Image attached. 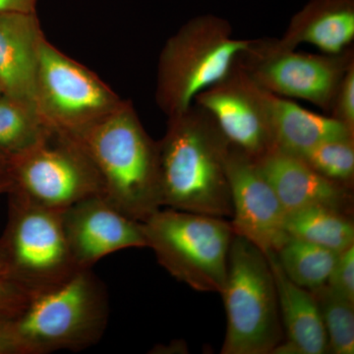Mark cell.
I'll list each match as a JSON object with an SVG mask.
<instances>
[{
  "instance_id": "1",
  "label": "cell",
  "mask_w": 354,
  "mask_h": 354,
  "mask_svg": "<svg viewBox=\"0 0 354 354\" xmlns=\"http://www.w3.org/2000/svg\"><path fill=\"white\" fill-rule=\"evenodd\" d=\"M162 206L232 216L227 158L230 146L212 116L193 104L167 118L158 142Z\"/></svg>"
},
{
  "instance_id": "2",
  "label": "cell",
  "mask_w": 354,
  "mask_h": 354,
  "mask_svg": "<svg viewBox=\"0 0 354 354\" xmlns=\"http://www.w3.org/2000/svg\"><path fill=\"white\" fill-rule=\"evenodd\" d=\"M71 138L95 165L102 196L123 215L143 223L162 208L158 142L131 102L124 100L113 113Z\"/></svg>"
},
{
  "instance_id": "3",
  "label": "cell",
  "mask_w": 354,
  "mask_h": 354,
  "mask_svg": "<svg viewBox=\"0 0 354 354\" xmlns=\"http://www.w3.org/2000/svg\"><path fill=\"white\" fill-rule=\"evenodd\" d=\"M109 316L108 292L92 269L64 283L29 292L12 317L18 354L82 351L102 339Z\"/></svg>"
},
{
  "instance_id": "4",
  "label": "cell",
  "mask_w": 354,
  "mask_h": 354,
  "mask_svg": "<svg viewBox=\"0 0 354 354\" xmlns=\"http://www.w3.org/2000/svg\"><path fill=\"white\" fill-rule=\"evenodd\" d=\"M251 41L235 38L232 25L218 16H197L181 26L158 57V108L167 118L189 109L200 93L227 75Z\"/></svg>"
},
{
  "instance_id": "5",
  "label": "cell",
  "mask_w": 354,
  "mask_h": 354,
  "mask_svg": "<svg viewBox=\"0 0 354 354\" xmlns=\"http://www.w3.org/2000/svg\"><path fill=\"white\" fill-rule=\"evenodd\" d=\"M227 332L223 354H272L283 341L278 293L265 253L234 234L221 291Z\"/></svg>"
},
{
  "instance_id": "6",
  "label": "cell",
  "mask_w": 354,
  "mask_h": 354,
  "mask_svg": "<svg viewBox=\"0 0 354 354\" xmlns=\"http://www.w3.org/2000/svg\"><path fill=\"white\" fill-rule=\"evenodd\" d=\"M147 248L177 281L193 290L221 293L234 236L225 218L160 209L142 223Z\"/></svg>"
},
{
  "instance_id": "7",
  "label": "cell",
  "mask_w": 354,
  "mask_h": 354,
  "mask_svg": "<svg viewBox=\"0 0 354 354\" xmlns=\"http://www.w3.org/2000/svg\"><path fill=\"white\" fill-rule=\"evenodd\" d=\"M123 102L95 72L43 39L34 104L50 129L65 136H78Z\"/></svg>"
},
{
  "instance_id": "8",
  "label": "cell",
  "mask_w": 354,
  "mask_h": 354,
  "mask_svg": "<svg viewBox=\"0 0 354 354\" xmlns=\"http://www.w3.org/2000/svg\"><path fill=\"white\" fill-rule=\"evenodd\" d=\"M8 193V225L0 242L9 279L28 292L64 283L80 269L67 245L62 211L37 204L16 191Z\"/></svg>"
},
{
  "instance_id": "9",
  "label": "cell",
  "mask_w": 354,
  "mask_h": 354,
  "mask_svg": "<svg viewBox=\"0 0 354 354\" xmlns=\"http://www.w3.org/2000/svg\"><path fill=\"white\" fill-rule=\"evenodd\" d=\"M9 176L11 190L58 211L86 198L102 195L101 178L82 146L55 131L9 160Z\"/></svg>"
},
{
  "instance_id": "10",
  "label": "cell",
  "mask_w": 354,
  "mask_h": 354,
  "mask_svg": "<svg viewBox=\"0 0 354 354\" xmlns=\"http://www.w3.org/2000/svg\"><path fill=\"white\" fill-rule=\"evenodd\" d=\"M239 64L272 94L311 102L329 113L339 82L354 62L353 48L341 55L309 53L281 46L277 39H252Z\"/></svg>"
},
{
  "instance_id": "11",
  "label": "cell",
  "mask_w": 354,
  "mask_h": 354,
  "mask_svg": "<svg viewBox=\"0 0 354 354\" xmlns=\"http://www.w3.org/2000/svg\"><path fill=\"white\" fill-rule=\"evenodd\" d=\"M193 104L212 116L230 147L254 160L276 148L269 92L248 75L239 59L227 75L200 93Z\"/></svg>"
},
{
  "instance_id": "12",
  "label": "cell",
  "mask_w": 354,
  "mask_h": 354,
  "mask_svg": "<svg viewBox=\"0 0 354 354\" xmlns=\"http://www.w3.org/2000/svg\"><path fill=\"white\" fill-rule=\"evenodd\" d=\"M227 176L232 200V227L263 253L276 252L288 239L286 212L255 160L230 147Z\"/></svg>"
},
{
  "instance_id": "13",
  "label": "cell",
  "mask_w": 354,
  "mask_h": 354,
  "mask_svg": "<svg viewBox=\"0 0 354 354\" xmlns=\"http://www.w3.org/2000/svg\"><path fill=\"white\" fill-rule=\"evenodd\" d=\"M67 245L79 269H92L109 254L145 248L142 223L123 215L102 195L86 198L62 211Z\"/></svg>"
},
{
  "instance_id": "14",
  "label": "cell",
  "mask_w": 354,
  "mask_h": 354,
  "mask_svg": "<svg viewBox=\"0 0 354 354\" xmlns=\"http://www.w3.org/2000/svg\"><path fill=\"white\" fill-rule=\"evenodd\" d=\"M255 162L286 213L323 206L351 215V188L321 176L297 155L276 147Z\"/></svg>"
},
{
  "instance_id": "15",
  "label": "cell",
  "mask_w": 354,
  "mask_h": 354,
  "mask_svg": "<svg viewBox=\"0 0 354 354\" xmlns=\"http://www.w3.org/2000/svg\"><path fill=\"white\" fill-rule=\"evenodd\" d=\"M44 38L36 12L0 15V87L3 94L34 104L39 48Z\"/></svg>"
},
{
  "instance_id": "16",
  "label": "cell",
  "mask_w": 354,
  "mask_h": 354,
  "mask_svg": "<svg viewBox=\"0 0 354 354\" xmlns=\"http://www.w3.org/2000/svg\"><path fill=\"white\" fill-rule=\"evenodd\" d=\"M266 256L276 281L283 330V341L272 354L329 353L327 334L315 295L286 277L274 252Z\"/></svg>"
},
{
  "instance_id": "17",
  "label": "cell",
  "mask_w": 354,
  "mask_h": 354,
  "mask_svg": "<svg viewBox=\"0 0 354 354\" xmlns=\"http://www.w3.org/2000/svg\"><path fill=\"white\" fill-rule=\"evenodd\" d=\"M277 41L288 48L306 44L326 55L346 53L354 41V0H309Z\"/></svg>"
},
{
  "instance_id": "18",
  "label": "cell",
  "mask_w": 354,
  "mask_h": 354,
  "mask_svg": "<svg viewBox=\"0 0 354 354\" xmlns=\"http://www.w3.org/2000/svg\"><path fill=\"white\" fill-rule=\"evenodd\" d=\"M277 148L300 155L323 142L349 138L354 132L330 115L313 113L286 97L269 92Z\"/></svg>"
},
{
  "instance_id": "19",
  "label": "cell",
  "mask_w": 354,
  "mask_h": 354,
  "mask_svg": "<svg viewBox=\"0 0 354 354\" xmlns=\"http://www.w3.org/2000/svg\"><path fill=\"white\" fill-rule=\"evenodd\" d=\"M286 232L293 239L341 253L354 245L351 215L328 207L314 206L286 213Z\"/></svg>"
},
{
  "instance_id": "20",
  "label": "cell",
  "mask_w": 354,
  "mask_h": 354,
  "mask_svg": "<svg viewBox=\"0 0 354 354\" xmlns=\"http://www.w3.org/2000/svg\"><path fill=\"white\" fill-rule=\"evenodd\" d=\"M51 132L31 102L0 95V155L17 157Z\"/></svg>"
},
{
  "instance_id": "21",
  "label": "cell",
  "mask_w": 354,
  "mask_h": 354,
  "mask_svg": "<svg viewBox=\"0 0 354 354\" xmlns=\"http://www.w3.org/2000/svg\"><path fill=\"white\" fill-rule=\"evenodd\" d=\"M281 270L295 285L310 291L327 285L339 253L290 237L274 252Z\"/></svg>"
},
{
  "instance_id": "22",
  "label": "cell",
  "mask_w": 354,
  "mask_h": 354,
  "mask_svg": "<svg viewBox=\"0 0 354 354\" xmlns=\"http://www.w3.org/2000/svg\"><path fill=\"white\" fill-rule=\"evenodd\" d=\"M315 295L328 337L329 353H354V302L327 285L312 291Z\"/></svg>"
},
{
  "instance_id": "23",
  "label": "cell",
  "mask_w": 354,
  "mask_h": 354,
  "mask_svg": "<svg viewBox=\"0 0 354 354\" xmlns=\"http://www.w3.org/2000/svg\"><path fill=\"white\" fill-rule=\"evenodd\" d=\"M321 176L346 187L354 180V138L330 140L297 155Z\"/></svg>"
},
{
  "instance_id": "24",
  "label": "cell",
  "mask_w": 354,
  "mask_h": 354,
  "mask_svg": "<svg viewBox=\"0 0 354 354\" xmlns=\"http://www.w3.org/2000/svg\"><path fill=\"white\" fill-rule=\"evenodd\" d=\"M329 115L354 132V62L335 91Z\"/></svg>"
},
{
  "instance_id": "25",
  "label": "cell",
  "mask_w": 354,
  "mask_h": 354,
  "mask_svg": "<svg viewBox=\"0 0 354 354\" xmlns=\"http://www.w3.org/2000/svg\"><path fill=\"white\" fill-rule=\"evenodd\" d=\"M327 286L342 297L354 302V245L339 253Z\"/></svg>"
},
{
  "instance_id": "26",
  "label": "cell",
  "mask_w": 354,
  "mask_h": 354,
  "mask_svg": "<svg viewBox=\"0 0 354 354\" xmlns=\"http://www.w3.org/2000/svg\"><path fill=\"white\" fill-rule=\"evenodd\" d=\"M29 292L9 279H0V315L14 317L19 313Z\"/></svg>"
},
{
  "instance_id": "27",
  "label": "cell",
  "mask_w": 354,
  "mask_h": 354,
  "mask_svg": "<svg viewBox=\"0 0 354 354\" xmlns=\"http://www.w3.org/2000/svg\"><path fill=\"white\" fill-rule=\"evenodd\" d=\"M0 354H18L12 329V317L0 315Z\"/></svg>"
},
{
  "instance_id": "28",
  "label": "cell",
  "mask_w": 354,
  "mask_h": 354,
  "mask_svg": "<svg viewBox=\"0 0 354 354\" xmlns=\"http://www.w3.org/2000/svg\"><path fill=\"white\" fill-rule=\"evenodd\" d=\"M37 0H0V15L36 12Z\"/></svg>"
},
{
  "instance_id": "29",
  "label": "cell",
  "mask_w": 354,
  "mask_h": 354,
  "mask_svg": "<svg viewBox=\"0 0 354 354\" xmlns=\"http://www.w3.org/2000/svg\"><path fill=\"white\" fill-rule=\"evenodd\" d=\"M0 185L12 186L10 176H9V160L0 155Z\"/></svg>"
},
{
  "instance_id": "30",
  "label": "cell",
  "mask_w": 354,
  "mask_h": 354,
  "mask_svg": "<svg viewBox=\"0 0 354 354\" xmlns=\"http://www.w3.org/2000/svg\"><path fill=\"white\" fill-rule=\"evenodd\" d=\"M0 279H9L8 264H7L6 256L1 242H0Z\"/></svg>"
},
{
  "instance_id": "31",
  "label": "cell",
  "mask_w": 354,
  "mask_h": 354,
  "mask_svg": "<svg viewBox=\"0 0 354 354\" xmlns=\"http://www.w3.org/2000/svg\"><path fill=\"white\" fill-rule=\"evenodd\" d=\"M11 188H12V186L10 185H0V194L1 193H8Z\"/></svg>"
},
{
  "instance_id": "32",
  "label": "cell",
  "mask_w": 354,
  "mask_h": 354,
  "mask_svg": "<svg viewBox=\"0 0 354 354\" xmlns=\"http://www.w3.org/2000/svg\"><path fill=\"white\" fill-rule=\"evenodd\" d=\"M3 94V91H2L1 87H0V95Z\"/></svg>"
}]
</instances>
